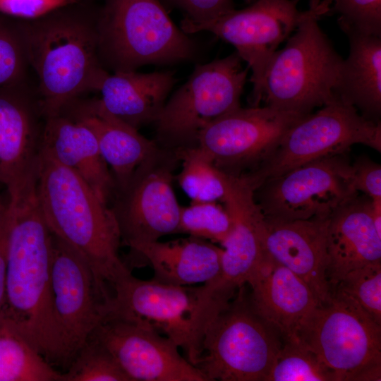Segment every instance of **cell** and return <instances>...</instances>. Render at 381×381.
Listing matches in <instances>:
<instances>
[{
	"label": "cell",
	"mask_w": 381,
	"mask_h": 381,
	"mask_svg": "<svg viewBox=\"0 0 381 381\" xmlns=\"http://www.w3.org/2000/svg\"><path fill=\"white\" fill-rule=\"evenodd\" d=\"M37 176L7 199L6 303L2 314L51 365H67L51 284L52 234L41 213Z\"/></svg>",
	"instance_id": "1"
},
{
	"label": "cell",
	"mask_w": 381,
	"mask_h": 381,
	"mask_svg": "<svg viewBox=\"0 0 381 381\" xmlns=\"http://www.w3.org/2000/svg\"><path fill=\"white\" fill-rule=\"evenodd\" d=\"M97 11L83 0L38 18L18 19L44 118L99 91L109 74L99 56Z\"/></svg>",
	"instance_id": "2"
},
{
	"label": "cell",
	"mask_w": 381,
	"mask_h": 381,
	"mask_svg": "<svg viewBox=\"0 0 381 381\" xmlns=\"http://www.w3.org/2000/svg\"><path fill=\"white\" fill-rule=\"evenodd\" d=\"M36 192L51 233L75 249L90 265L102 300L129 271L119 255V226L109 204L71 169L41 147Z\"/></svg>",
	"instance_id": "3"
},
{
	"label": "cell",
	"mask_w": 381,
	"mask_h": 381,
	"mask_svg": "<svg viewBox=\"0 0 381 381\" xmlns=\"http://www.w3.org/2000/svg\"><path fill=\"white\" fill-rule=\"evenodd\" d=\"M309 1L285 46L276 51L268 64L262 97L267 106L310 114L336 97L344 59L318 24L329 13V4L326 0Z\"/></svg>",
	"instance_id": "4"
},
{
	"label": "cell",
	"mask_w": 381,
	"mask_h": 381,
	"mask_svg": "<svg viewBox=\"0 0 381 381\" xmlns=\"http://www.w3.org/2000/svg\"><path fill=\"white\" fill-rule=\"evenodd\" d=\"M98 51L113 72L191 61L196 42L171 20L161 0H103L97 8Z\"/></svg>",
	"instance_id": "5"
},
{
	"label": "cell",
	"mask_w": 381,
	"mask_h": 381,
	"mask_svg": "<svg viewBox=\"0 0 381 381\" xmlns=\"http://www.w3.org/2000/svg\"><path fill=\"white\" fill-rule=\"evenodd\" d=\"M100 314L102 319L131 320L167 337L195 366L210 322L202 306L199 286L143 280L130 270L114 282L109 296L100 305Z\"/></svg>",
	"instance_id": "6"
},
{
	"label": "cell",
	"mask_w": 381,
	"mask_h": 381,
	"mask_svg": "<svg viewBox=\"0 0 381 381\" xmlns=\"http://www.w3.org/2000/svg\"><path fill=\"white\" fill-rule=\"evenodd\" d=\"M295 339L316 355L336 381L381 380V325L350 301L332 296L329 303L315 306Z\"/></svg>",
	"instance_id": "7"
},
{
	"label": "cell",
	"mask_w": 381,
	"mask_h": 381,
	"mask_svg": "<svg viewBox=\"0 0 381 381\" xmlns=\"http://www.w3.org/2000/svg\"><path fill=\"white\" fill-rule=\"evenodd\" d=\"M245 286L207 325L195 367L207 381H265L281 348Z\"/></svg>",
	"instance_id": "8"
},
{
	"label": "cell",
	"mask_w": 381,
	"mask_h": 381,
	"mask_svg": "<svg viewBox=\"0 0 381 381\" xmlns=\"http://www.w3.org/2000/svg\"><path fill=\"white\" fill-rule=\"evenodd\" d=\"M236 52L195 66L188 79L166 101L154 123L157 144L176 150L197 145L211 122L241 107L248 67Z\"/></svg>",
	"instance_id": "9"
},
{
	"label": "cell",
	"mask_w": 381,
	"mask_h": 381,
	"mask_svg": "<svg viewBox=\"0 0 381 381\" xmlns=\"http://www.w3.org/2000/svg\"><path fill=\"white\" fill-rule=\"evenodd\" d=\"M355 144L381 151V123L369 120L336 97L284 135L269 157L245 174L255 190L264 181L307 163L345 153Z\"/></svg>",
	"instance_id": "10"
},
{
	"label": "cell",
	"mask_w": 381,
	"mask_h": 381,
	"mask_svg": "<svg viewBox=\"0 0 381 381\" xmlns=\"http://www.w3.org/2000/svg\"><path fill=\"white\" fill-rule=\"evenodd\" d=\"M357 195L346 152L291 169L254 191L264 217L281 221L329 218Z\"/></svg>",
	"instance_id": "11"
},
{
	"label": "cell",
	"mask_w": 381,
	"mask_h": 381,
	"mask_svg": "<svg viewBox=\"0 0 381 381\" xmlns=\"http://www.w3.org/2000/svg\"><path fill=\"white\" fill-rule=\"evenodd\" d=\"M179 162L175 150L160 147L115 189L109 206L121 243L129 248L177 233L181 207L172 181Z\"/></svg>",
	"instance_id": "12"
},
{
	"label": "cell",
	"mask_w": 381,
	"mask_h": 381,
	"mask_svg": "<svg viewBox=\"0 0 381 381\" xmlns=\"http://www.w3.org/2000/svg\"><path fill=\"white\" fill-rule=\"evenodd\" d=\"M300 0H257L250 6L235 8L208 22L193 24L183 19L180 28L190 35L210 32L236 48L251 69V107L262 101L265 74L278 47L294 32L303 15Z\"/></svg>",
	"instance_id": "13"
},
{
	"label": "cell",
	"mask_w": 381,
	"mask_h": 381,
	"mask_svg": "<svg viewBox=\"0 0 381 381\" xmlns=\"http://www.w3.org/2000/svg\"><path fill=\"white\" fill-rule=\"evenodd\" d=\"M308 114L267 105L239 107L208 124L200 132L197 145L222 171L242 176L255 171L286 132Z\"/></svg>",
	"instance_id": "14"
},
{
	"label": "cell",
	"mask_w": 381,
	"mask_h": 381,
	"mask_svg": "<svg viewBox=\"0 0 381 381\" xmlns=\"http://www.w3.org/2000/svg\"><path fill=\"white\" fill-rule=\"evenodd\" d=\"M229 177L222 202L232 218L233 229L221 245L219 275L199 286L203 305L214 310L226 306L247 284L264 255L261 227L265 217L255 200V188L243 176Z\"/></svg>",
	"instance_id": "15"
},
{
	"label": "cell",
	"mask_w": 381,
	"mask_h": 381,
	"mask_svg": "<svg viewBox=\"0 0 381 381\" xmlns=\"http://www.w3.org/2000/svg\"><path fill=\"white\" fill-rule=\"evenodd\" d=\"M131 381H207L170 339L135 322L102 318L91 334Z\"/></svg>",
	"instance_id": "16"
},
{
	"label": "cell",
	"mask_w": 381,
	"mask_h": 381,
	"mask_svg": "<svg viewBox=\"0 0 381 381\" xmlns=\"http://www.w3.org/2000/svg\"><path fill=\"white\" fill-rule=\"evenodd\" d=\"M51 284L68 368L101 321L102 299L90 265L75 249L53 234Z\"/></svg>",
	"instance_id": "17"
},
{
	"label": "cell",
	"mask_w": 381,
	"mask_h": 381,
	"mask_svg": "<svg viewBox=\"0 0 381 381\" xmlns=\"http://www.w3.org/2000/svg\"><path fill=\"white\" fill-rule=\"evenodd\" d=\"M44 122L27 80L0 87V185L7 193L37 174Z\"/></svg>",
	"instance_id": "18"
},
{
	"label": "cell",
	"mask_w": 381,
	"mask_h": 381,
	"mask_svg": "<svg viewBox=\"0 0 381 381\" xmlns=\"http://www.w3.org/2000/svg\"><path fill=\"white\" fill-rule=\"evenodd\" d=\"M329 218L281 221L264 217V253L285 266L311 289L320 304L329 303L327 235Z\"/></svg>",
	"instance_id": "19"
},
{
	"label": "cell",
	"mask_w": 381,
	"mask_h": 381,
	"mask_svg": "<svg viewBox=\"0 0 381 381\" xmlns=\"http://www.w3.org/2000/svg\"><path fill=\"white\" fill-rule=\"evenodd\" d=\"M246 284L255 311L285 341L296 339L302 321L320 304L301 278L265 253Z\"/></svg>",
	"instance_id": "20"
},
{
	"label": "cell",
	"mask_w": 381,
	"mask_h": 381,
	"mask_svg": "<svg viewBox=\"0 0 381 381\" xmlns=\"http://www.w3.org/2000/svg\"><path fill=\"white\" fill-rule=\"evenodd\" d=\"M327 249L330 291L350 271L381 262V234L375 226L372 199L358 194L332 214Z\"/></svg>",
	"instance_id": "21"
},
{
	"label": "cell",
	"mask_w": 381,
	"mask_h": 381,
	"mask_svg": "<svg viewBox=\"0 0 381 381\" xmlns=\"http://www.w3.org/2000/svg\"><path fill=\"white\" fill-rule=\"evenodd\" d=\"M41 147L76 173L109 205L115 182L97 139L83 123L63 109L44 118Z\"/></svg>",
	"instance_id": "22"
},
{
	"label": "cell",
	"mask_w": 381,
	"mask_h": 381,
	"mask_svg": "<svg viewBox=\"0 0 381 381\" xmlns=\"http://www.w3.org/2000/svg\"><path fill=\"white\" fill-rule=\"evenodd\" d=\"M64 109L94 133L111 170L115 189L123 186L136 168L160 147L155 140L141 135L138 129L107 111L99 98H79Z\"/></svg>",
	"instance_id": "23"
},
{
	"label": "cell",
	"mask_w": 381,
	"mask_h": 381,
	"mask_svg": "<svg viewBox=\"0 0 381 381\" xmlns=\"http://www.w3.org/2000/svg\"><path fill=\"white\" fill-rule=\"evenodd\" d=\"M130 249L150 264L152 279L165 284H204L215 279L221 270L222 248L190 236L143 243Z\"/></svg>",
	"instance_id": "24"
},
{
	"label": "cell",
	"mask_w": 381,
	"mask_h": 381,
	"mask_svg": "<svg viewBox=\"0 0 381 381\" xmlns=\"http://www.w3.org/2000/svg\"><path fill=\"white\" fill-rule=\"evenodd\" d=\"M175 83L170 71L114 72L104 79L99 99L107 111L139 129L155 122Z\"/></svg>",
	"instance_id": "25"
},
{
	"label": "cell",
	"mask_w": 381,
	"mask_h": 381,
	"mask_svg": "<svg viewBox=\"0 0 381 381\" xmlns=\"http://www.w3.org/2000/svg\"><path fill=\"white\" fill-rule=\"evenodd\" d=\"M349 53L343 59L335 96L354 107L365 118L380 122L381 37L345 33Z\"/></svg>",
	"instance_id": "26"
},
{
	"label": "cell",
	"mask_w": 381,
	"mask_h": 381,
	"mask_svg": "<svg viewBox=\"0 0 381 381\" xmlns=\"http://www.w3.org/2000/svg\"><path fill=\"white\" fill-rule=\"evenodd\" d=\"M0 381H63V373L0 313Z\"/></svg>",
	"instance_id": "27"
},
{
	"label": "cell",
	"mask_w": 381,
	"mask_h": 381,
	"mask_svg": "<svg viewBox=\"0 0 381 381\" xmlns=\"http://www.w3.org/2000/svg\"><path fill=\"white\" fill-rule=\"evenodd\" d=\"M175 151L181 163L177 181L191 201L222 202L228 189L229 175L219 169L198 145Z\"/></svg>",
	"instance_id": "28"
},
{
	"label": "cell",
	"mask_w": 381,
	"mask_h": 381,
	"mask_svg": "<svg viewBox=\"0 0 381 381\" xmlns=\"http://www.w3.org/2000/svg\"><path fill=\"white\" fill-rule=\"evenodd\" d=\"M265 381H336L309 349L295 339L279 349Z\"/></svg>",
	"instance_id": "29"
},
{
	"label": "cell",
	"mask_w": 381,
	"mask_h": 381,
	"mask_svg": "<svg viewBox=\"0 0 381 381\" xmlns=\"http://www.w3.org/2000/svg\"><path fill=\"white\" fill-rule=\"evenodd\" d=\"M232 229L229 212L217 202H191L181 208L177 233L222 245Z\"/></svg>",
	"instance_id": "30"
},
{
	"label": "cell",
	"mask_w": 381,
	"mask_h": 381,
	"mask_svg": "<svg viewBox=\"0 0 381 381\" xmlns=\"http://www.w3.org/2000/svg\"><path fill=\"white\" fill-rule=\"evenodd\" d=\"M62 373L63 381H131L112 354L92 336Z\"/></svg>",
	"instance_id": "31"
},
{
	"label": "cell",
	"mask_w": 381,
	"mask_h": 381,
	"mask_svg": "<svg viewBox=\"0 0 381 381\" xmlns=\"http://www.w3.org/2000/svg\"><path fill=\"white\" fill-rule=\"evenodd\" d=\"M332 296L351 301L381 325V262L346 274L332 289Z\"/></svg>",
	"instance_id": "32"
},
{
	"label": "cell",
	"mask_w": 381,
	"mask_h": 381,
	"mask_svg": "<svg viewBox=\"0 0 381 381\" xmlns=\"http://www.w3.org/2000/svg\"><path fill=\"white\" fill-rule=\"evenodd\" d=\"M28 67L19 20L0 13V87L26 80Z\"/></svg>",
	"instance_id": "33"
},
{
	"label": "cell",
	"mask_w": 381,
	"mask_h": 381,
	"mask_svg": "<svg viewBox=\"0 0 381 381\" xmlns=\"http://www.w3.org/2000/svg\"><path fill=\"white\" fill-rule=\"evenodd\" d=\"M329 13L338 15L344 33L354 32L381 37V0H327Z\"/></svg>",
	"instance_id": "34"
},
{
	"label": "cell",
	"mask_w": 381,
	"mask_h": 381,
	"mask_svg": "<svg viewBox=\"0 0 381 381\" xmlns=\"http://www.w3.org/2000/svg\"><path fill=\"white\" fill-rule=\"evenodd\" d=\"M180 10L186 21L199 24L214 20L234 8L233 0H164Z\"/></svg>",
	"instance_id": "35"
},
{
	"label": "cell",
	"mask_w": 381,
	"mask_h": 381,
	"mask_svg": "<svg viewBox=\"0 0 381 381\" xmlns=\"http://www.w3.org/2000/svg\"><path fill=\"white\" fill-rule=\"evenodd\" d=\"M76 0H0V13L19 20H33Z\"/></svg>",
	"instance_id": "36"
},
{
	"label": "cell",
	"mask_w": 381,
	"mask_h": 381,
	"mask_svg": "<svg viewBox=\"0 0 381 381\" xmlns=\"http://www.w3.org/2000/svg\"><path fill=\"white\" fill-rule=\"evenodd\" d=\"M355 189L372 200L381 199V167L366 157H360L352 163Z\"/></svg>",
	"instance_id": "37"
},
{
	"label": "cell",
	"mask_w": 381,
	"mask_h": 381,
	"mask_svg": "<svg viewBox=\"0 0 381 381\" xmlns=\"http://www.w3.org/2000/svg\"><path fill=\"white\" fill-rule=\"evenodd\" d=\"M7 243V200L5 201L0 195V313H2L6 303Z\"/></svg>",
	"instance_id": "38"
},
{
	"label": "cell",
	"mask_w": 381,
	"mask_h": 381,
	"mask_svg": "<svg viewBox=\"0 0 381 381\" xmlns=\"http://www.w3.org/2000/svg\"><path fill=\"white\" fill-rule=\"evenodd\" d=\"M76 1H83V0H76Z\"/></svg>",
	"instance_id": "39"
},
{
	"label": "cell",
	"mask_w": 381,
	"mask_h": 381,
	"mask_svg": "<svg viewBox=\"0 0 381 381\" xmlns=\"http://www.w3.org/2000/svg\"><path fill=\"white\" fill-rule=\"evenodd\" d=\"M309 1H310V0H309Z\"/></svg>",
	"instance_id": "40"
}]
</instances>
